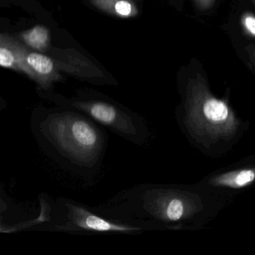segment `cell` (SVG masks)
Masks as SVG:
<instances>
[{
    "label": "cell",
    "mask_w": 255,
    "mask_h": 255,
    "mask_svg": "<svg viewBox=\"0 0 255 255\" xmlns=\"http://www.w3.org/2000/svg\"><path fill=\"white\" fill-rule=\"evenodd\" d=\"M241 22L246 33L255 38V16L251 12L245 13L242 17Z\"/></svg>",
    "instance_id": "obj_11"
},
{
    "label": "cell",
    "mask_w": 255,
    "mask_h": 255,
    "mask_svg": "<svg viewBox=\"0 0 255 255\" xmlns=\"http://www.w3.org/2000/svg\"><path fill=\"white\" fill-rule=\"evenodd\" d=\"M255 181V168H241L215 176L209 180L214 186L241 189Z\"/></svg>",
    "instance_id": "obj_8"
},
{
    "label": "cell",
    "mask_w": 255,
    "mask_h": 255,
    "mask_svg": "<svg viewBox=\"0 0 255 255\" xmlns=\"http://www.w3.org/2000/svg\"><path fill=\"white\" fill-rule=\"evenodd\" d=\"M251 1H252V2H253L254 5H255V0H251Z\"/></svg>",
    "instance_id": "obj_14"
},
{
    "label": "cell",
    "mask_w": 255,
    "mask_h": 255,
    "mask_svg": "<svg viewBox=\"0 0 255 255\" xmlns=\"http://www.w3.org/2000/svg\"><path fill=\"white\" fill-rule=\"evenodd\" d=\"M29 50L21 43L8 35H0V65L4 68L23 73L32 80L35 76L27 63Z\"/></svg>",
    "instance_id": "obj_6"
},
{
    "label": "cell",
    "mask_w": 255,
    "mask_h": 255,
    "mask_svg": "<svg viewBox=\"0 0 255 255\" xmlns=\"http://www.w3.org/2000/svg\"><path fill=\"white\" fill-rule=\"evenodd\" d=\"M92 207L112 220L150 230L153 222L169 223L190 219L203 210L204 204L192 192L140 183Z\"/></svg>",
    "instance_id": "obj_2"
},
{
    "label": "cell",
    "mask_w": 255,
    "mask_h": 255,
    "mask_svg": "<svg viewBox=\"0 0 255 255\" xmlns=\"http://www.w3.org/2000/svg\"><path fill=\"white\" fill-rule=\"evenodd\" d=\"M48 98L59 107L86 115L97 124L135 145H143L148 138V131L143 118L115 101L84 95L71 99L60 96Z\"/></svg>",
    "instance_id": "obj_5"
},
{
    "label": "cell",
    "mask_w": 255,
    "mask_h": 255,
    "mask_svg": "<svg viewBox=\"0 0 255 255\" xmlns=\"http://www.w3.org/2000/svg\"><path fill=\"white\" fill-rule=\"evenodd\" d=\"M195 6L201 11H207L214 6L216 0H192Z\"/></svg>",
    "instance_id": "obj_12"
},
{
    "label": "cell",
    "mask_w": 255,
    "mask_h": 255,
    "mask_svg": "<svg viewBox=\"0 0 255 255\" xmlns=\"http://www.w3.org/2000/svg\"><path fill=\"white\" fill-rule=\"evenodd\" d=\"M30 129L44 154L63 169L90 179L101 171L107 136L86 115L59 106L37 109Z\"/></svg>",
    "instance_id": "obj_1"
},
{
    "label": "cell",
    "mask_w": 255,
    "mask_h": 255,
    "mask_svg": "<svg viewBox=\"0 0 255 255\" xmlns=\"http://www.w3.org/2000/svg\"><path fill=\"white\" fill-rule=\"evenodd\" d=\"M90 2L101 11L120 18H131L138 14L132 0H90Z\"/></svg>",
    "instance_id": "obj_9"
},
{
    "label": "cell",
    "mask_w": 255,
    "mask_h": 255,
    "mask_svg": "<svg viewBox=\"0 0 255 255\" xmlns=\"http://www.w3.org/2000/svg\"><path fill=\"white\" fill-rule=\"evenodd\" d=\"M245 50L247 53L250 62L255 67V44H249L245 47Z\"/></svg>",
    "instance_id": "obj_13"
},
{
    "label": "cell",
    "mask_w": 255,
    "mask_h": 255,
    "mask_svg": "<svg viewBox=\"0 0 255 255\" xmlns=\"http://www.w3.org/2000/svg\"><path fill=\"white\" fill-rule=\"evenodd\" d=\"M186 94L184 122L193 138L209 146L235 136L240 121L225 101L212 94L201 74L189 80Z\"/></svg>",
    "instance_id": "obj_4"
},
{
    "label": "cell",
    "mask_w": 255,
    "mask_h": 255,
    "mask_svg": "<svg viewBox=\"0 0 255 255\" xmlns=\"http://www.w3.org/2000/svg\"><path fill=\"white\" fill-rule=\"evenodd\" d=\"M26 60L35 76L34 81L40 86L41 90H50L53 83L62 80L59 67L51 58L29 51Z\"/></svg>",
    "instance_id": "obj_7"
},
{
    "label": "cell",
    "mask_w": 255,
    "mask_h": 255,
    "mask_svg": "<svg viewBox=\"0 0 255 255\" xmlns=\"http://www.w3.org/2000/svg\"><path fill=\"white\" fill-rule=\"evenodd\" d=\"M20 38L28 47L38 51H47L50 46V31L42 25H38L21 32Z\"/></svg>",
    "instance_id": "obj_10"
},
{
    "label": "cell",
    "mask_w": 255,
    "mask_h": 255,
    "mask_svg": "<svg viewBox=\"0 0 255 255\" xmlns=\"http://www.w3.org/2000/svg\"><path fill=\"white\" fill-rule=\"evenodd\" d=\"M38 217L6 228V233L21 231L67 233L82 235H138L147 228L112 220L86 204L68 198H53L47 194L38 197Z\"/></svg>",
    "instance_id": "obj_3"
}]
</instances>
